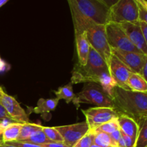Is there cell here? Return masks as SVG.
I'll return each instance as SVG.
<instances>
[{"label": "cell", "mask_w": 147, "mask_h": 147, "mask_svg": "<svg viewBox=\"0 0 147 147\" xmlns=\"http://www.w3.org/2000/svg\"><path fill=\"white\" fill-rule=\"evenodd\" d=\"M8 2V0H0V8Z\"/></svg>", "instance_id": "cell-39"}, {"label": "cell", "mask_w": 147, "mask_h": 147, "mask_svg": "<svg viewBox=\"0 0 147 147\" xmlns=\"http://www.w3.org/2000/svg\"><path fill=\"white\" fill-rule=\"evenodd\" d=\"M78 11L100 25H106L110 22V7L103 0H73Z\"/></svg>", "instance_id": "cell-5"}, {"label": "cell", "mask_w": 147, "mask_h": 147, "mask_svg": "<svg viewBox=\"0 0 147 147\" xmlns=\"http://www.w3.org/2000/svg\"><path fill=\"white\" fill-rule=\"evenodd\" d=\"M121 27L124 31L131 42L142 53L147 55V45L139 22L121 23Z\"/></svg>", "instance_id": "cell-13"}, {"label": "cell", "mask_w": 147, "mask_h": 147, "mask_svg": "<svg viewBox=\"0 0 147 147\" xmlns=\"http://www.w3.org/2000/svg\"><path fill=\"white\" fill-rule=\"evenodd\" d=\"M139 22V24H140L141 29H142V32H143L145 42H146V44L147 45V25L144 22H140V21Z\"/></svg>", "instance_id": "cell-34"}, {"label": "cell", "mask_w": 147, "mask_h": 147, "mask_svg": "<svg viewBox=\"0 0 147 147\" xmlns=\"http://www.w3.org/2000/svg\"><path fill=\"white\" fill-rule=\"evenodd\" d=\"M105 30L108 44L111 50L115 49L122 51L142 53L131 42L119 24L109 22L105 25Z\"/></svg>", "instance_id": "cell-7"}, {"label": "cell", "mask_w": 147, "mask_h": 147, "mask_svg": "<svg viewBox=\"0 0 147 147\" xmlns=\"http://www.w3.org/2000/svg\"><path fill=\"white\" fill-rule=\"evenodd\" d=\"M68 4L75 32H85L90 47L96 50L109 65L112 53L108 44L105 26L96 24L83 16L76 8L73 0H69Z\"/></svg>", "instance_id": "cell-2"}, {"label": "cell", "mask_w": 147, "mask_h": 147, "mask_svg": "<svg viewBox=\"0 0 147 147\" xmlns=\"http://www.w3.org/2000/svg\"><path fill=\"white\" fill-rule=\"evenodd\" d=\"M113 55L117 57L123 65L126 66L133 73L141 74L145 62L146 55L140 53L122 51L119 50H111Z\"/></svg>", "instance_id": "cell-10"}, {"label": "cell", "mask_w": 147, "mask_h": 147, "mask_svg": "<svg viewBox=\"0 0 147 147\" xmlns=\"http://www.w3.org/2000/svg\"><path fill=\"white\" fill-rule=\"evenodd\" d=\"M63 138V143L68 147H74L78 141L90 130L86 121L67 126H55Z\"/></svg>", "instance_id": "cell-9"}, {"label": "cell", "mask_w": 147, "mask_h": 147, "mask_svg": "<svg viewBox=\"0 0 147 147\" xmlns=\"http://www.w3.org/2000/svg\"><path fill=\"white\" fill-rule=\"evenodd\" d=\"M139 124V134L136 139L135 147L147 146V116L144 117L138 122Z\"/></svg>", "instance_id": "cell-20"}, {"label": "cell", "mask_w": 147, "mask_h": 147, "mask_svg": "<svg viewBox=\"0 0 147 147\" xmlns=\"http://www.w3.org/2000/svg\"><path fill=\"white\" fill-rule=\"evenodd\" d=\"M5 63L2 60H0V71H2L5 69Z\"/></svg>", "instance_id": "cell-37"}, {"label": "cell", "mask_w": 147, "mask_h": 147, "mask_svg": "<svg viewBox=\"0 0 147 147\" xmlns=\"http://www.w3.org/2000/svg\"><path fill=\"white\" fill-rule=\"evenodd\" d=\"M22 126V123H13L10 124L3 132L1 135V142L3 143H9L17 141Z\"/></svg>", "instance_id": "cell-18"}, {"label": "cell", "mask_w": 147, "mask_h": 147, "mask_svg": "<svg viewBox=\"0 0 147 147\" xmlns=\"http://www.w3.org/2000/svg\"><path fill=\"white\" fill-rule=\"evenodd\" d=\"M42 147H68L63 142H52V143L46 144L41 145Z\"/></svg>", "instance_id": "cell-33"}, {"label": "cell", "mask_w": 147, "mask_h": 147, "mask_svg": "<svg viewBox=\"0 0 147 147\" xmlns=\"http://www.w3.org/2000/svg\"><path fill=\"white\" fill-rule=\"evenodd\" d=\"M138 4H139V21L143 22L147 25V11L140 4L138 3Z\"/></svg>", "instance_id": "cell-29"}, {"label": "cell", "mask_w": 147, "mask_h": 147, "mask_svg": "<svg viewBox=\"0 0 147 147\" xmlns=\"http://www.w3.org/2000/svg\"><path fill=\"white\" fill-rule=\"evenodd\" d=\"M146 147H147V146H146Z\"/></svg>", "instance_id": "cell-44"}, {"label": "cell", "mask_w": 147, "mask_h": 147, "mask_svg": "<svg viewBox=\"0 0 147 147\" xmlns=\"http://www.w3.org/2000/svg\"><path fill=\"white\" fill-rule=\"evenodd\" d=\"M4 93V90H3L2 88H1V86H0V97H1V95H2Z\"/></svg>", "instance_id": "cell-40"}, {"label": "cell", "mask_w": 147, "mask_h": 147, "mask_svg": "<svg viewBox=\"0 0 147 147\" xmlns=\"http://www.w3.org/2000/svg\"><path fill=\"white\" fill-rule=\"evenodd\" d=\"M95 132L89 130L80 140L78 141L74 147H91L94 144Z\"/></svg>", "instance_id": "cell-26"}, {"label": "cell", "mask_w": 147, "mask_h": 147, "mask_svg": "<svg viewBox=\"0 0 147 147\" xmlns=\"http://www.w3.org/2000/svg\"><path fill=\"white\" fill-rule=\"evenodd\" d=\"M121 136L123 138V141H124L125 145L126 147H135L136 146V141L134 140V139H132L130 136H127V135H125L121 134Z\"/></svg>", "instance_id": "cell-31"}, {"label": "cell", "mask_w": 147, "mask_h": 147, "mask_svg": "<svg viewBox=\"0 0 147 147\" xmlns=\"http://www.w3.org/2000/svg\"><path fill=\"white\" fill-rule=\"evenodd\" d=\"M23 142H28V143L33 144L40 145V146L46 144L52 143L51 141L47 139V136H45V133L43 132L42 128L40 130H38L34 132V133H33L27 140L23 141Z\"/></svg>", "instance_id": "cell-22"}, {"label": "cell", "mask_w": 147, "mask_h": 147, "mask_svg": "<svg viewBox=\"0 0 147 147\" xmlns=\"http://www.w3.org/2000/svg\"><path fill=\"white\" fill-rule=\"evenodd\" d=\"M136 1L147 11V1H146V0H136Z\"/></svg>", "instance_id": "cell-36"}, {"label": "cell", "mask_w": 147, "mask_h": 147, "mask_svg": "<svg viewBox=\"0 0 147 147\" xmlns=\"http://www.w3.org/2000/svg\"><path fill=\"white\" fill-rule=\"evenodd\" d=\"M109 135H110V137L111 139L112 142L114 144V146L118 147V142H119L120 139L121 138V132L120 129H118V130L115 131L114 132H113V133Z\"/></svg>", "instance_id": "cell-30"}, {"label": "cell", "mask_w": 147, "mask_h": 147, "mask_svg": "<svg viewBox=\"0 0 147 147\" xmlns=\"http://www.w3.org/2000/svg\"><path fill=\"white\" fill-rule=\"evenodd\" d=\"M117 120L121 134L127 135L136 141L139 134V124L137 122L129 116L121 113H119Z\"/></svg>", "instance_id": "cell-15"}, {"label": "cell", "mask_w": 147, "mask_h": 147, "mask_svg": "<svg viewBox=\"0 0 147 147\" xmlns=\"http://www.w3.org/2000/svg\"><path fill=\"white\" fill-rule=\"evenodd\" d=\"M76 50H77L78 64L85 65L87 63L90 53V46L86 37L85 32H75Z\"/></svg>", "instance_id": "cell-14"}, {"label": "cell", "mask_w": 147, "mask_h": 147, "mask_svg": "<svg viewBox=\"0 0 147 147\" xmlns=\"http://www.w3.org/2000/svg\"><path fill=\"white\" fill-rule=\"evenodd\" d=\"M91 147H100V146H97V145H96V144H93V146H92Z\"/></svg>", "instance_id": "cell-41"}, {"label": "cell", "mask_w": 147, "mask_h": 147, "mask_svg": "<svg viewBox=\"0 0 147 147\" xmlns=\"http://www.w3.org/2000/svg\"><path fill=\"white\" fill-rule=\"evenodd\" d=\"M0 103L14 121L22 124L29 123L28 115L14 97L4 93L0 97Z\"/></svg>", "instance_id": "cell-12"}, {"label": "cell", "mask_w": 147, "mask_h": 147, "mask_svg": "<svg viewBox=\"0 0 147 147\" xmlns=\"http://www.w3.org/2000/svg\"><path fill=\"white\" fill-rule=\"evenodd\" d=\"M109 68L111 76L116 86L126 90H129L127 83L132 73L131 70L113 55L109 63Z\"/></svg>", "instance_id": "cell-11"}, {"label": "cell", "mask_w": 147, "mask_h": 147, "mask_svg": "<svg viewBox=\"0 0 147 147\" xmlns=\"http://www.w3.org/2000/svg\"><path fill=\"white\" fill-rule=\"evenodd\" d=\"M17 123V122H15L11 119H5L0 121V137L1 138V135H2L4 130H5L10 124H11V123Z\"/></svg>", "instance_id": "cell-27"}, {"label": "cell", "mask_w": 147, "mask_h": 147, "mask_svg": "<svg viewBox=\"0 0 147 147\" xmlns=\"http://www.w3.org/2000/svg\"><path fill=\"white\" fill-rule=\"evenodd\" d=\"M0 60H1V57H0Z\"/></svg>", "instance_id": "cell-43"}, {"label": "cell", "mask_w": 147, "mask_h": 147, "mask_svg": "<svg viewBox=\"0 0 147 147\" xmlns=\"http://www.w3.org/2000/svg\"><path fill=\"white\" fill-rule=\"evenodd\" d=\"M70 83L72 84L81 83H98L103 87L109 96L112 89L116 86L111 76L108 63L91 47L87 63L85 65L76 63L73 67Z\"/></svg>", "instance_id": "cell-1"}, {"label": "cell", "mask_w": 147, "mask_h": 147, "mask_svg": "<svg viewBox=\"0 0 147 147\" xmlns=\"http://www.w3.org/2000/svg\"><path fill=\"white\" fill-rule=\"evenodd\" d=\"M140 75L145 79V80L147 82V55H146L144 64L143 67H142V73H141Z\"/></svg>", "instance_id": "cell-35"}, {"label": "cell", "mask_w": 147, "mask_h": 147, "mask_svg": "<svg viewBox=\"0 0 147 147\" xmlns=\"http://www.w3.org/2000/svg\"><path fill=\"white\" fill-rule=\"evenodd\" d=\"M118 129H119V125L118 123L117 119H115L107 122V123L100 125V126L92 131H93L95 133H100H100L111 134Z\"/></svg>", "instance_id": "cell-23"}, {"label": "cell", "mask_w": 147, "mask_h": 147, "mask_svg": "<svg viewBox=\"0 0 147 147\" xmlns=\"http://www.w3.org/2000/svg\"><path fill=\"white\" fill-rule=\"evenodd\" d=\"M72 102L77 109L81 103L95 105L96 107L113 108L111 96L101 86L96 83H85L81 91L76 94Z\"/></svg>", "instance_id": "cell-4"}, {"label": "cell", "mask_w": 147, "mask_h": 147, "mask_svg": "<svg viewBox=\"0 0 147 147\" xmlns=\"http://www.w3.org/2000/svg\"><path fill=\"white\" fill-rule=\"evenodd\" d=\"M110 96L113 108L119 113L129 116L137 123L147 116V93L134 92L115 86Z\"/></svg>", "instance_id": "cell-3"}, {"label": "cell", "mask_w": 147, "mask_h": 147, "mask_svg": "<svg viewBox=\"0 0 147 147\" xmlns=\"http://www.w3.org/2000/svg\"><path fill=\"white\" fill-rule=\"evenodd\" d=\"M5 119H11V118H10V116H9L4 108L3 107V106L0 103V121Z\"/></svg>", "instance_id": "cell-32"}, {"label": "cell", "mask_w": 147, "mask_h": 147, "mask_svg": "<svg viewBox=\"0 0 147 147\" xmlns=\"http://www.w3.org/2000/svg\"><path fill=\"white\" fill-rule=\"evenodd\" d=\"M127 84L129 90L132 91L147 93V82L140 74L132 73L128 80Z\"/></svg>", "instance_id": "cell-17"}, {"label": "cell", "mask_w": 147, "mask_h": 147, "mask_svg": "<svg viewBox=\"0 0 147 147\" xmlns=\"http://www.w3.org/2000/svg\"><path fill=\"white\" fill-rule=\"evenodd\" d=\"M90 130H93L100 125L117 119L119 113L114 108L93 107L82 111Z\"/></svg>", "instance_id": "cell-8"}, {"label": "cell", "mask_w": 147, "mask_h": 147, "mask_svg": "<svg viewBox=\"0 0 147 147\" xmlns=\"http://www.w3.org/2000/svg\"><path fill=\"white\" fill-rule=\"evenodd\" d=\"M54 93L57 97L56 98L58 99L59 100L63 99L67 103H70V102L73 101L76 96V94L73 93V84L70 82L65 86L60 87L57 90H55Z\"/></svg>", "instance_id": "cell-19"}, {"label": "cell", "mask_w": 147, "mask_h": 147, "mask_svg": "<svg viewBox=\"0 0 147 147\" xmlns=\"http://www.w3.org/2000/svg\"><path fill=\"white\" fill-rule=\"evenodd\" d=\"M42 128V126L36 123H24L22 127L21 131H20V136H19L17 141L23 142L25 141L37 131L40 130Z\"/></svg>", "instance_id": "cell-21"}, {"label": "cell", "mask_w": 147, "mask_h": 147, "mask_svg": "<svg viewBox=\"0 0 147 147\" xmlns=\"http://www.w3.org/2000/svg\"><path fill=\"white\" fill-rule=\"evenodd\" d=\"M94 144L100 147H115L110 135L105 133H95Z\"/></svg>", "instance_id": "cell-24"}, {"label": "cell", "mask_w": 147, "mask_h": 147, "mask_svg": "<svg viewBox=\"0 0 147 147\" xmlns=\"http://www.w3.org/2000/svg\"><path fill=\"white\" fill-rule=\"evenodd\" d=\"M0 147H17V146H12V145H10L8 144L7 143H3L2 142H0Z\"/></svg>", "instance_id": "cell-38"}, {"label": "cell", "mask_w": 147, "mask_h": 147, "mask_svg": "<svg viewBox=\"0 0 147 147\" xmlns=\"http://www.w3.org/2000/svg\"><path fill=\"white\" fill-rule=\"evenodd\" d=\"M8 144L12 145V146H17V147H42L40 145L33 144L28 143V142H20V141H15V142H9Z\"/></svg>", "instance_id": "cell-28"}, {"label": "cell", "mask_w": 147, "mask_h": 147, "mask_svg": "<svg viewBox=\"0 0 147 147\" xmlns=\"http://www.w3.org/2000/svg\"><path fill=\"white\" fill-rule=\"evenodd\" d=\"M42 131L47 139L52 142H63V138L55 127L42 126Z\"/></svg>", "instance_id": "cell-25"}, {"label": "cell", "mask_w": 147, "mask_h": 147, "mask_svg": "<svg viewBox=\"0 0 147 147\" xmlns=\"http://www.w3.org/2000/svg\"><path fill=\"white\" fill-rule=\"evenodd\" d=\"M59 103L57 98H40L37 101V106L32 109V111L38 114H48L55 110Z\"/></svg>", "instance_id": "cell-16"}, {"label": "cell", "mask_w": 147, "mask_h": 147, "mask_svg": "<svg viewBox=\"0 0 147 147\" xmlns=\"http://www.w3.org/2000/svg\"><path fill=\"white\" fill-rule=\"evenodd\" d=\"M1 142V138L0 137V142Z\"/></svg>", "instance_id": "cell-42"}, {"label": "cell", "mask_w": 147, "mask_h": 147, "mask_svg": "<svg viewBox=\"0 0 147 147\" xmlns=\"http://www.w3.org/2000/svg\"><path fill=\"white\" fill-rule=\"evenodd\" d=\"M139 22V4L136 0H119L110 7V22Z\"/></svg>", "instance_id": "cell-6"}]
</instances>
